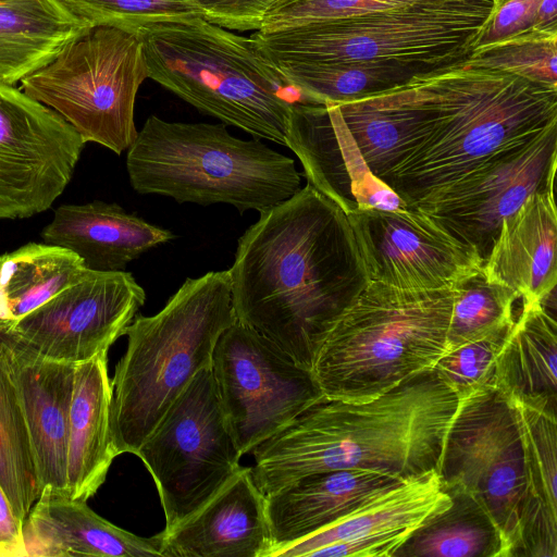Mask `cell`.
<instances>
[{"mask_svg":"<svg viewBox=\"0 0 557 557\" xmlns=\"http://www.w3.org/2000/svg\"><path fill=\"white\" fill-rule=\"evenodd\" d=\"M0 557H26L23 521L0 485Z\"/></svg>","mask_w":557,"mask_h":557,"instance_id":"41","label":"cell"},{"mask_svg":"<svg viewBox=\"0 0 557 557\" xmlns=\"http://www.w3.org/2000/svg\"><path fill=\"white\" fill-rule=\"evenodd\" d=\"M472 0H277L259 32L269 33L324 20L441 7Z\"/></svg>","mask_w":557,"mask_h":557,"instance_id":"37","label":"cell"},{"mask_svg":"<svg viewBox=\"0 0 557 557\" xmlns=\"http://www.w3.org/2000/svg\"><path fill=\"white\" fill-rule=\"evenodd\" d=\"M459 398L423 371L368 401L323 396L251 454L267 496L304 476L373 469L410 479L437 471Z\"/></svg>","mask_w":557,"mask_h":557,"instance_id":"2","label":"cell"},{"mask_svg":"<svg viewBox=\"0 0 557 557\" xmlns=\"http://www.w3.org/2000/svg\"><path fill=\"white\" fill-rule=\"evenodd\" d=\"M0 485L24 522L42 488L20 396L1 346Z\"/></svg>","mask_w":557,"mask_h":557,"instance_id":"33","label":"cell"},{"mask_svg":"<svg viewBox=\"0 0 557 557\" xmlns=\"http://www.w3.org/2000/svg\"><path fill=\"white\" fill-rule=\"evenodd\" d=\"M259 213L228 270L236 319L311 370L370 280L347 214L310 184Z\"/></svg>","mask_w":557,"mask_h":557,"instance_id":"1","label":"cell"},{"mask_svg":"<svg viewBox=\"0 0 557 557\" xmlns=\"http://www.w3.org/2000/svg\"><path fill=\"white\" fill-rule=\"evenodd\" d=\"M455 287L414 290L370 282L323 339L311 371L323 395L371 400L432 370L446 354Z\"/></svg>","mask_w":557,"mask_h":557,"instance_id":"6","label":"cell"},{"mask_svg":"<svg viewBox=\"0 0 557 557\" xmlns=\"http://www.w3.org/2000/svg\"><path fill=\"white\" fill-rule=\"evenodd\" d=\"M20 396L41 488L67 495L70 409L76 364L50 361L0 341Z\"/></svg>","mask_w":557,"mask_h":557,"instance_id":"20","label":"cell"},{"mask_svg":"<svg viewBox=\"0 0 557 557\" xmlns=\"http://www.w3.org/2000/svg\"><path fill=\"white\" fill-rule=\"evenodd\" d=\"M236 321L228 270L186 278L158 313L136 314L111 379L117 456L137 454L193 377L211 366L219 337Z\"/></svg>","mask_w":557,"mask_h":557,"instance_id":"4","label":"cell"},{"mask_svg":"<svg viewBox=\"0 0 557 557\" xmlns=\"http://www.w3.org/2000/svg\"><path fill=\"white\" fill-rule=\"evenodd\" d=\"M92 27L109 26L137 34L141 28L203 18L191 0H58Z\"/></svg>","mask_w":557,"mask_h":557,"instance_id":"36","label":"cell"},{"mask_svg":"<svg viewBox=\"0 0 557 557\" xmlns=\"http://www.w3.org/2000/svg\"><path fill=\"white\" fill-rule=\"evenodd\" d=\"M557 214L554 185L529 196L507 216L482 265L486 278L512 289L522 301L554 293Z\"/></svg>","mask_w":557,"mask_h":557,"instance_id":"23","label":"cell"},{"mask_svg":"<svg viewBox=\"0 0 557 557\" xmlns=\"http://www.w3.org/2000/svg\"><path fill=\"white\" fill-rule=\"evenodd\" d=\"M437 474L459 487L490 515L506 557L519 556L527 500L524 446L515 405L496 387L459 399Z\"/></svg>","mask_w":557,"mask_h":557,"instance_id":"11","label":"cell"},{"mask_svg":"<svg viewBox=\"0 0 557 557\" xmlns=\"http://www.w3.org/2000/svg\"><path fill=\"white\" fill-rule=\"evenodd\" d=\"M406 480L373 469H342L304 476L267 495L270 557Z\"/></svg>","mask_w":557,"mask_h":557,"instance_id":"22","label":"cell"},{"mask_svg":"<svg viewBox=\"0 0 557 557\" xmlns=\"http://www.w3.org/2000/svg\"><path fill=\"white\" fill-rule=\"evenodd\" d=\"M455 290L446 352L515 323L513 304L519 296L488 281L482 269L460 281Z\"/></svg>","mask_w":557,"mask_h":557,"instance_id":"34","label":"cell"},{"mask_svg":"<svg viewBox=\"0 0 557 557\" xmlns=\"http://www.w3.org/2000/svg\"><path fill=\"white\" fill-rule=\"evenodd\" d=\"M443 488L449 507L417 528L393 557H506L500 532L479 502L459 487Z\"/></svg>","mask_w":557,"mask_h":557,"instance_id":"31","label":"cell"},{"mask_svg":"<svg viewBox=\"0 0 557 557\" xmlns=\"http://www.w3.org/2000/svg\"><path fill=\"white\" fill-rule=\"evenodd\" d=\"M41 238L45 244L72 251L90 271L115 272L125 271L131 261L174 235L117 203L94 200L58 207Z\"/></svg>","mask_w":557,"mask_h":557,"instance_id":"24","label":"cell"},{"mask_svg":"<svg viewBox=\"0 0 557 557\" xmlns=\"http://www.w3.org/2000/svg\"><path fill=\"white\" fill-rule=\"evenodd\" d=\"M495 0L312 22L251 38L272 62L359 63L430 78L465 65Z\"/></svg>","mask_w":557,"mask_h":557,"instance_id":"8","label":"cell"},{"mask_svg":"<svg viewBox=\"0 0 557 557\" xmlns=\"http://www.w3.org/2000/svg\"><path fill=\"white\" fill-rule=\"evenodd\" d=\"M450 505L437 471L377 493L273 557H393L420 525Z\"/></svg>","mask_w":557,"mask_h":557,"instance_id":"17","label":"cell"},{"mask_svg":"<svg viewBox=\"0 0 557 557\" xmlns=\"http://www.w3.org/2000/svg\"><path fill=\"white\" fill-rule=\"evenodd\" d=\"M203 18L234 30H259L268 11L277 0H191Z\"/></svg>","mask_w":557,"mask_h":557,"instance_id":"40","label":"cell"},{"mask_svg":"<svg viewBox=\"0 0 557 557\" xmlns=\"http://www.w3.org/2000/svg\"><path fill=\"white\" fill-rule=\"evenodd\" d=\"M137 36L149 78L225 125L286 146L298 91L251 37L205 18L150 25Z\"/></svg>","mask_w":557,"mask_h":557,"instance_id":"5","label":"cell"},{"mask_svg":"<svg viewBox=\"0 0 557 557\" xmlns=\"http://www.w3.org/2000/svg\"><path fill=\"white\" fill-rule=\"evenodd\" d=\"M521 429L527 500L519 556H557V416L511 401Z\"/></svg>","mask_w":557,"mask_h":557,"instance_id":"29","label":"cell"},{"mask_svg":"<svg viewBox=\"0 0 557 557\" xmlns=\"http://www.w3.org/2000/svg\"><path fill=\"white\" fill-rule=\"evenodd\" d=\"M91 27L58 0H0V81L15 85Z\"/></svg>","mask_w":557,"mask_h":557,"instance_id":"28","label":"cell"},{"mask_svg":"<svg viewBox=\"0 0 557 557\" xmlns=\"http://www.w3.org/2000/svg\"><path fill=\"white\" fill-rule=\"evenodd\" d=\"M540 2L541 0H495L494 9L478 36L474 49L532 30Z\"/></svg>","mask_w":557,"mask_h":557,"instance_id":"39","label":"cell"},{"mask_svg":"<svg viewBox=\"0 0 557 557\" xmlns=\"http://www.w3.org/2000/svg\"><path fill=\"white\" fill-rule=\"evenodd\" d=\"M88 271L72 251L45 243L0 255V326L18 321Z\"/></svg>","mask_w":557,"mask_h":557,"instance_id":"30","label":"cell"},{"mask_svg":"<svg viewBox=\"0 0 557 557\" xmlns=\"http://www.w3.org/2000/svg\"><path fill=\"white\" fill-rule=\"evenodd\" d=\"M533 30L557 33V0H541Z\"/></svg>","mask_w":557,"mask_h":557,"instance_id":"42","label":"cell"},{"mask_svg":"<svg viewBox=\"0 0 557 557\" xmlns=\"http://www.w3.org/2000/svg\"><path fill=\"white\" fill-rule=\"evenodd\" d=\"M272 62V61H271ZM305 102H347L425 79L398 66L359 63L273 62Z\"/></svg>","mask_w":557,"mask_h":557,"instance_id":"32","label":"cell"},{"mask_svg":"<svg viewBox=\"0 0 557 557\" xmlns=\"http://www.w3.org/2000/svg\"><path fill=\"white\" fill-rule=\"evenodd\" d=\"M557 123L410 208L426 213L485 261L503 221L536 191L554 185Z\"/></svg>","mask_w":557,"mask_h":557,"instance_id":"14","label":"cell"},{"mask_svg":"<svg viewBox=\"0 0 557 557\" xmlns=\"http://www.w3.org/2000/svg\"><path fill=\"white\" fill-rule=\"evenodd\" d=\"M286 147L299 159L307 183L346 214L366 209L406 208V203L372 174L336 103L295 102Z\"/></svg>","mask_w":557,"mask_h":557,"instance_id":"18","label":"cell"},{"mask_svg":"<svg viewBox=\"0 0 557 557\" xmlns=\"http://www.w3.org/2000/svg\"><path fill=\"white\" fill-rule=\"evenodd\" d=\"M466 64L557 87V33L532 29L475 48Z\"/></svg>","mask_w":557,"mask_h":557,"instance_id":"35","label":"cell"},{"mask_svg":"<svg viewBox=\"0 0 557 557\" xmlns=\"http://www.w3.org/2000/svg\"><path fill=\"white\" fill-rule=\"evenodd\" d=\"M423 81L336 103L367 165L382 182L417 149L430 132L431 115Z\"/></svg>","mask_w":557,"mask_h":557,"instance_id":"25","label":"cell"},{"mask_svg":"<svg viewBox=\"0 0 557 557\" xmlns=\"http://www.w3.org/2000/svg\"><path fill=\"white\" fill-rule=\"evenodd\" d=\"M146 78L137 34L95 26L25 76L20 88L58 112L85 144L96 143L121 154L138 133L134 107Z\"/></svg>","mask_w":557,"mask_h":557,"instance_id":"9","label":"cell"},{"mask_svg":"<svg viewBox=\"0 0 557 557\" xmlns=\"http://www.w3.org/2000/svg\"><path fill=\"white\" fill-rule=\"evenodd\" d=\"M85 143L58 112L0 81V220L48 210Z\"/></svg>","mask_w":557,"mask_h":557,"instance_id":"15","label":"cell"},{"mask_svg":"<svg viewBox=\"0 0 557 557\" xmlns=\"http://www.w3.org/2000/svg\"><path fill=\"white\" fill-rule=\"evenodd\" d=\"M108 352L76 364L69 421L67 495L87 502L117 456L111 433Z\"/></svg>","mask_w":557,"mask_h":557,"instance_id":"26","label":"cell"},{"mask_svg":"<svg viewBox=\"0 0 557 557\" xmlns=\"http://www.w3.org/2000/svg\"><path fill=\"white\" fill-rule=\"evenodd\" d=\"M512 325L465 343L447 351L435 363L433 370L459 399L495 387V360Z\"/></svg>","mask_w":557,"mask_h":557,"instance_id":"38","label":"cell"},{"mask_svg":"<svg viewBox=\"0 0 557 557\" xmlns=\"http://www.w3.org/2000/svg\"><path fill=\"white\" fill-rule=\"evenodd\" d=\"M347 218L370 282L437 290L482 269L474 249L419 209H366Z\"/></svg>","mask_w":557,"mask_h":557,"instance_id":"16","label":"cell"},{"mask_svg":"<svg viewBox=\"0 0 557 557\" xmlns=\"http://www.w3.org/2000/svg\"><path fill=\"white\" fill-rule=\"evenodd\" d=\"M87 502L42 487L23 522L26 557H162L161 532L141 537L91 510Z\"/></svg>","mask_w":557,"mask_h":557,"instance_id":"21","label":"cell"},{"mask_svg":"<svg viewBox=\"0 0 557 557\" xmlns=\"http://www.w3.org/2000/svg\"><path fill=\"white\" fill-rule=\"evenodd\" d=\"M161 535L162 557H270L265 495L251 467L242 466L203 507Z\"/></svg>","mask_w":557,"mask_h":557,"instance_id":"19","label":"cell"},{"mask_svg":"<svg viewBox=\"0 0 557 557\" xmlns=\"http://www.w3.org/2000/svg\"><path fill=\"white\" fill-rule=\"evenodd\" d=\"M170 531L203 507L239 470L210 367L201 369L138 449Z\"/></svg>","mask_w":557,"mask_h":557,"instance_id":"10","label":"cell"},{"mask_svg":"<svg viewBox=\"0 0 557 557\" xmlns=\"http://www.w3.org/2000/svg\"><path fill=\"white\" fill-rule=\"evenodd\" d=\"M211 369L227 428L242 456L324 395L310 369L236 321L219 337Z\"/></svg>","mask_w":557,"mask_h":557,"instance_id":"12","label":"cell"},{"mask_svg":"<svg viewBox=\"0 0 557 557\" xmlns=\"http://www.w3.org/2000/svg\"><path fill=\"white\" fill-rule=\"evenodd\" d=\"M135 191L180 203H226L240 213L264 211L296 194L294 159L259 138L240 139L224 123L168 122L149 116L126 154Z\"/></svg>","mask_w":557,"mask_h":557,"instance_id":"7","label":"cell"},{"mask_svg":"<svg viewBox=\"0 0 557 557\" xmlns=\"http://www.w3.org/2000/svg\"><path fill=\"white\" fill-rule=\"evenodd\" d=\"M430 132L384 181L411 207L557 123V87L467 64L423 81Z\"/></svg>","mask_w":557,"mask_h":557,"instance_id":"3","label":"cell"},{"mask_svg":"<svg viewBox=\"0 0 557 557\" xmlns=\"http://www.w3.org/2000/svg\"><path fill=\"white\" fill-rule=\"evenodd\" d=\"M557 323L545 301L522 308L495 360L494 386L510 401L557 416Z\"/></svg>","mask_w":557,"mask_h":557,"instance_id":"27","label":"cell"},{"mask_svg":"<svg viewBox=\"0 0 557 557\" xmlns=\"http://www.w3.org/2000/svg\"><path fill=\"white\" fill-rule=\"evenodd\" d=\"M145 300L129 272L89 270L18 321L0 326V341L46 360L78 364L108 352Z\"/></svg>","mask_w":557,"mask_h":557,"instance_id":"13","label":"cell"}]
</instances>
